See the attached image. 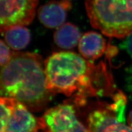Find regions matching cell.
Masks as SVG:
<instances>
[{
  "instance_id": "3",
  "label": "cell",
  "mask_w": 132,
  "mask_h": 132,
  "mask_svg": "<svg viewBox=\"0 0 132 132\" xmlns=\"http://www.w3.org/2000/svg\"><path fill=\"white\" fill-rule=\"evenodd\" d=\"M92 26L111 38H125L132 32V0H85Z\"/></svg>"
},
{
  "instance_id": "1",
  "label": "cell",
  "mask_w": 132,
  "mask_h": 132,
  "mask_svg": "<svg viewBox=\"0 0 132 132\" xmlns=\"http://www.w3.org/2000/svg\"><path fill=\"white\" fill-rule=\"evenodd\" d=\"M46 88L53 94L73 96L74 104L82 106L87 97L108 95L115 86L106 65H95L76 53H53L45 61Z\"/></svg>"
},
{
  "instance_id": "2",
  "label": "cell",
  "mask_w": 132,
  "mask_h": 132,
  "mask_svg": "<svg viewBox=\"0 0 132 132\" xmlns=\"http://www.w3.org/2000/svg\"><path fill=\"white\" fill-rule=\"evenodd\" d=\"M1 96L15 99L30 110L46 107L54 94L46 88L45 62L34 52H13L10 61L1 68Z\"/></svg>"
},
{
  "instance_id": "17",
  "label": "cell",
  "mask_w": 132,
  "mask_h": 132,
  "mask_svg": "<svg viewBox=\"0 0 132 132\" xmlns=\"http://www.w3.org/2000/svg\"><path fill=\"white\" fill-rule=\"evenodd\" d=\"M47 132H50V131H47Z\"/></svg>"
},
{
  "instance_id": "12",
  "label": "cell",
  "mask_w": 132,
  "mask_h": 132,
  "mask_svg": "<svg viewBox=\"0 0 132 132\" xmlns=\"http://www.w3.org/2000/svg\"><path fill=\"white\" fill-rule=\"evenodd\" d=\"M15 99L1 96L0 99L1 105V130L0 132H5L6 127L13 110Z\"/></svg>"
},
{
  "instance_id": "16",
  "label": "cell",
  "mask_w": 132,
  "mask_h": 132,
  "mask_svg": "<svg viewBox=\"0 0 132 132\" xmlns=\"http://www.w3.org/2000/svg\"><path fill=\"white\" fill-rule=\"evenodd\" d=\"M128 123L129 127L132 128V110L129 112L128 117Z\"/></svg>"
},
{
  "instance_id": "7",
  "label": "cell",
  "mask_w": 132,
  "mask_h": 132,
  "mask_svg": "<svg viewBox=\"0 0 132 132\" xmlns=\"http://www.w3.org/2000/svg\"><path fill=\"white\" fill-rule=\"evenodd\" d=\"M71 8L72 3L69 0H52L39 8L38 19L48 28H59L64 24Z\"/></svg>"
},
{
  "instance_id": "18",
  "label": "cell",
  "mask_w": 132,
  "mask_h": 132,
  "mask_svg": "<svg viewBox=\"0 0 132 132\" xmlns=\"http://www.w3.org/2000/svg\"><path fill=\"white\" fill-rule=\"evenodd\" d=\"M69 1H71V0H69Z\"/></svg>"
},
{
  "instance_id": "15",
  "label": "cell",
  "mask_w": 132,
  "mask_h": 132,
  "mask_svg": "<svg viewBox=\"0 0 132 132\" xmlns=\"http://www.w3.org/2000/svg\"><path fill=\"white\" fill-rule=\"evenodd\" d=\"M113 132H132V128L127 126L124 123H119Z\"/></svg>"
},
{
  "instance_id": "4",
  "label": "cell",
  "mask_w": 132,
  "mask_h": 132,
  "mask_svg": "<svg viewBox=\"0 0 132 132\" xmlns=\"http://www.w3.org/2000/svg\"><path fill=\"white\" fill-rule=\"evenodd\" d=\"M39 0H0L1 33L14 26H26L34 19Z\"/></svg>"
},
{
  "instance_id": "10",
  "label": "cell",
  "mask_w": 132,
  "mask_h": 132,
  "mask_svg": "<svg viewBox=\"0 0 132 132\" xmlns=\"http://www.w3.org/2000/svg\"><path fill=\"white\" fill-rule=\"evenodd\" d=\"M81 38V33L77 26L72 23H64L57 29L53 39L58 46L64 49L76 47Z\"/></svg>"
},
{
  "instance_id": "8",
  "label": "cell",
  "mask_w": 132,
  "mask_h": 132,
  "mask_svg": "<svg viewBox=\"0 0 132 132\" xmlns=\"http://www.w3.org/2000/svg\"><path fill=\"white\" fill-rule=\"evenodd\" d=\"M120 121L111 104L102 105L90 113L88 118L90 132H113Z\"/></svg>"
},
{
  "instance_id": "13",
  "label": "cell",
  "mask_w": 132,
  "mask_h": 132,
  "mask_svg": "<svg viewBox=\"0 0 132 132\" xmlns=\"http://www.w3.org/2000/svg\"><path fill=\"white\" fill-rule=\"evenodd\" d=\"M0 64L2 68L9 62L13 53L11 51L10 47L8 46L6 43L3 40H1L0 41Z\"/></svg>"
},
{
  "instance_id": "11",
  "label": "cell",
  "mask_w": 132,
  "mask_h": 132,
  "mask_svg": "<svg viewBox=\"0 0 132 132\" xmlns=\"http://www.w3.org/2000/svg\"><path fill=\"white\" fill-rule=\"evenodd\" d=\"M2 34L6 44L14 50L26 48L30 41V33L24 26H14L7 29Z\"/></svg>"
},
{
  "instance_id": "6",
  "label": "cell",
  "mask_w": 132,
  "mask_h": 132,
  "mask_svg": "<svg viewBox=\"0 0 132 132\" xmlns=\"http://www.w3.org/2000/svg\"><path fill=\"white\" fill-rule=\"evenodd\" d=\"M41 128V118L36 119L27 106L15 100L5 132H38Z\"/></svg>"
},
{
  "instance_id": "5",
  "label": "cell",
  "mask_w": 132,
  "mask_h": 132,
  "mask_svg": "<svg viewBox=\"0 0 132 132\" xmlns=\"http://www.w3.org/2000/svg\"><path fill=\"white\" fill-rule=\"evenodd\" d=\"M41 119L50 132H90L78 121L74 107L68 103L48 109Z\"/></svg>"
},
{
  "instance_id": "9",
  "label": "cell",
  "mask_w": 132,
  "mask_h": 132,
  "mask_svg": "<svg viewBox=\"0 0 132 132\" xmlns=\"http://www.w3.org/2000/svg\"><path fill=\"white\" fill-rule=\"evenodd\" d=\"M78 48L85 59L93 62L104 54L106 42L104 37L98 32L89 31L81 37Z\"/></svg>"
},
{
  "instance_id": "14",
  "label": "cell",
  "mask_w": 132,
  "mask_h": 132,
  "mask_svg": "<svg viewBox=\"0 0 132 132\" xmlns=\"http://www.w3.org/2000/svg\"><path fill=\"white\" fill-rule=\"evenodd\" d=\"M122 46L132 58V32L126 37V39L122 44Z\"/></svg>"
}]
</instances>
